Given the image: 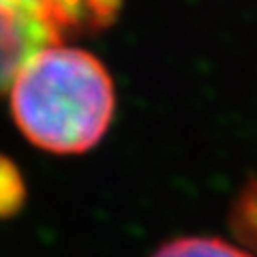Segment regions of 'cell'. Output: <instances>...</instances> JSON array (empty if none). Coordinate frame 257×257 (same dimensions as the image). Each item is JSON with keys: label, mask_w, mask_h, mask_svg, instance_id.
Instances as JSON below:
<instances>
[{"label": "cell", "mask_w": 257, "mask_h": 257, "mask_svg": "<svg viewBox=\"0 0 257 257\" xmlns=\"http://www.w3.org/2000/svg\"><path fill=\"white\" fill-rule=\"evenodd\" d=\"M7 9L41 20L56 32L75 24H101L111 18L118 0H0Z\"/></svg>", "instance_id": "obj_3"}, {"label": "cell", "mask_w": 257, "mask_h": 257, "mask_svg": "<svg viewBox=\"0 0 257 257\" xmlns=\"http://www.w3.org/2000/svg\"><path fill=\"white\" fill-rule=\"evenodd\" d=\"M114 84L88 52L47 45L11 82V109L35 146L75 155L92 148L114 116Z\"/></svg>", "instance_id": "obj_1"}, {"label": "cell", "mask_w": 257, "mask_h": 257, "mask_svg": "<svg viewBox=\"0 0 257 257\" xmlns=\"http://www.w3.org/2000/svg\"><path fill=\"white\" fill-rule=\"evenodd\" d=\"M152 257H251V255L219 238L191 236L163 244Z\"/></svg>", "instance_id": "obj_4"}, {"label": "cell", "mask_w": 257, "mask_h": 257, "mask_svg": "<svg viewBox=\"0 0 257 257\" xmlns=\"http://www.w3.org/2000/svg\"><path fill=\"white\" fill-rule=\"evenodd\" d=\"M26 184L11 159L0 155V219L13 216L24 206Z\"/></svg>", "instance_id": "obj_5"}, {"label": "cell", "mask_w": 257, "mask_h": 257, "mask_svg": "<svg viewBox=\"0 0 257 257\" xmlns=\"http://www.w3.org/2000/svg\"><path fill=\"white\" fill-rule=\"evenodd\" d=\"M60 35L41 20L0 5V92L32 54L54 45Z\"/></svg>", "instance_id": "obj_2"}]
</instances>
